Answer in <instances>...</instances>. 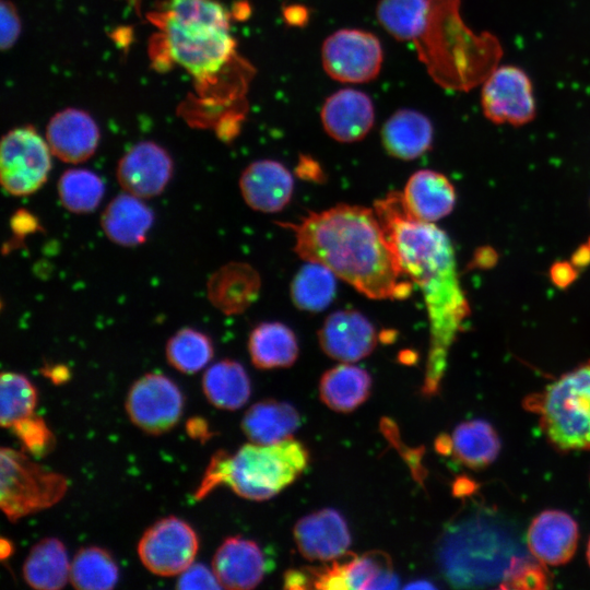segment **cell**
Masks as SVG:
<instances>
[{"instance_id": "1", "label": "cell", "mask_w": 590, "mask_h": 590, "mask_svg": "<svg viewBox=\"0 0 590 590\" xmlns=\"http://www.w3.org/2000/svg\"><path fill=\"white\" fill-rule=\"evenodd\" d=\"M374 210L403 273L423 293L430 347L422 392L430 397L438 391L448 349L469 311L457 276L455 251L442 229L409 211L402 193H388L375 202Z\"/></svg>"}, {"instance_id": "2", "label": "cell", "mask_w": 590, "mask_h": 590, "mask_svg": "<svg viewBox=\"0 0 590 590\" xmlns=\"http://www.w3.org/2000/svg\"><path fill=\"white\" fill-rule=\"evenodd\" d=\"M295 237V252L329 268L371 299H403L412 282L403 280L397 255L374 209L337 204L311 212L297 224H282Z\"/></svg>"}, {"instance_id": "3", "label": "cell", "mask_w": 590, "mask_h": 590, "mask_svg": "<svg viewBox=\"0 0 590 590\" xmlns=\"http://www.w3.org/2000/svg\"><path fill=\"white\" fill-rule=\"evenodd\" d=\"M413 43L432 79L460 92L483 83L503 56L495 35L468 27L460 15V0H429L424 27Z\"/></svg>"}, {"instance_id": "4", "label": "cell", "mask_w": 590, "mask_h": 590, "mask_svg": "<svg viewBox=\"0 0 590 590\" xmlns=\"http://www.w3.org/2000/svg\"><path fill=\"white\" fill-rule=\"evenodd\" d=\"M162 27L172 59L201 81L253 73L237 55L229 13L217 0H168Z\"/></svg>"}, {"instance_id": "5", "label": "cell", "mask_w": 590, "mask_h": 590, "mask_svg": "<svg viewBox=\"0 0 590 590\" xmlns=\"http://www.w3.org/2000/svg\"><path fill=\"white\" fill-rule=\"evenodd\" d=\"M308 463V450L293 438L272 445L246 444L234 455L217 450L194 498L202 499L215 487L226 485L244 498L266 500L292 484Z\"/></svg>"}, {"instance_id": "6", "label": "cell", "mask_w": 590, "mask_h": 590, "mask_svg": "<svg viewBox=\"0 0 590 590\" xmlns=\"http://www.w3.org/2000/svg\"><path fill=\"white\" fill-rule=\"evenodd\" d=\"M518 542L498 519L475 515L455 523L440 539L437 560L445 579L457 588L480 587L505 578Z\"/></svg>"}, {"instance_id": "7", "label": "cell", "mask_w": 590, "mask_h": 590, "mask_svg": "<svg viewBox=\"0 0 590 590\" xmlns=\"http://www.w3.org/2000/svg\"><path fill=\"white\" fill-rule=\"evenodd\" d=\"M547 439L559 450L590 449V364L558 378L526 401Z\"/></svg>"}, {"instance_id": "8", "label": "cell", "mask_w": 590, "mask_h": 590, "mask_svg": "<svg viewBox=\"0 0 590 590\" xmlns=\"http://www.w3.org/2000/svg\"><path fill=\"white\" fill-rule=\"evenodd\" d=\"M0 469V507L12 522L50 508L68 489L63 475L46 470L12 448L1 449Z\"/></svg>"}, {"instance_id": "9", "label": "cell", "mask_w": 590, "mask_h": 590, "mask_svg": "<svg viewBox=\"0 0 590 590\" xmlns=\"http://www.w3.org/2000/svg\"><path fill=\"white\" fill-rule=\"evenodd\" d=\"M50 169L51 151L33 127H17L2 137L0 182L9 194H33L47 181Z\"/></svg>"}, {"instance_id": "10", "label": "cell", "mask_w": 590, "mask_h": 590, "mask_svg": "<svg viewBox=\"0 0 590 590\" xmlns=\"http://www.w3.org/2000/svg\"><path fill=\"white\" fill-rule=\"evenodd\" d=\"M322 67L327 74L342 83H364L380 72L384 52L373 33L343 28L326 38L321 48Z\"/></svg>"}, {"instance_id": "11", "label": "cell", "mask_w": 590, "mask_h": 590, "mask_svg": "<svg viewBox=\"0 0 590 590\" xmlns=\"http://www.w3.org/2000/svg\"><path fill=\"white\" fill-rule=\"evenodd\" d=\"M198 548L196 531L186 521L169 516L145 530L138 544V555L152 574L172 577L193 563Z\"/></svg>"}, {"instance_id": "12", "label": "cell", "mask_w": 590, "mask_h": 590, "mask_svg": "<svg viewBox=\"0 0 590 590\" xmlns=\"http://www.w3.org/2000/svg\"><path fill=\"white\" fill-rule=\"evenodd\" d=\"M184 396L167 376L156 373L143 375L133 382L126 399L130 421L150 435L169 432L179 422Z\"/></svg>"}, {"instance_id": "13", "label": "cell", "mask_w": 590, "mask_h": 590, "mask_svg": "<svg viewBox=\"0 0 590 590\" xmlns=\"http://www.w3.org/2000/svg\"><path fill=\"white\" fill-rule=\"evenodd\" d=\"M482 84L481 106L489 121L522 126L534 119L533 86L524 70L512 64L496 67Z\"/></svg>"}, {"instance_id": "14", "label": "cell", "mask_w": 590, "mask_h": 590, "mask_svg": "<svg viewBox=\"0 0 590 590\" xmlns=\"http://www.w3.org/2000/svg\"><path fill=\"white\" fill-rule=\"evenodd\" d=\"M173 173L174 163L168 152L155 142L142 141L119 160L116 176L125 192L152 199L165 190Z\"/></svg>"}, {"instance_id": "15", "label": "cell", "mask_w": 590, "mask_h": 590, "mask_svg": "<svg viewBox=\"0 0 590 590\" xmlns=\"http://www.w3.org/2000/svg\"><path fill=\"white\" fill-rule=\"evenodd\" d=\"M377 339L374 324L354 309L331 312L318 331L322 351L342 363L357 362L370 355Z\"/></svg>"}, {"instance_id": "16", "label": "cell", "mask_w": 590, "mask_h": 590, "mask_svg": "<svg viewBox=\"0 0 590 590\" xmlns=\"http://www.w3.org/2000/svg\"><path fill=\"white\" fill-rule=\"evenodd\" d=\"M294 540L309 560H331L347 553L351 534L343 516L326 508L300 518L294 527Z\"/></svg>"}, {"instance_id": "17", "label": "cell", "mask_w": 590, "mask_h": 590, "mask_svg": "<svg viewBox=\"0 0 590 590\" xmlns=\"http://www.w3.org/2000/svg\"><path fill=\"white\" fill-rule=\"evenodd\" d=\"M99 138L98 126L92 116L76 108L58 111L46 128L51 154L66 163L78 164L92 157Z\"/></svg>"}, {"instance_id": "18", "label": "cell", "mask_w": 590, "mask_h": 590, "mask_svg": "<svg viewBox=\"0 0 590 590\" xmlns=\"http://www.w3.org/2000/svg\"><path fill=\"white\" fill-rule=\"evenodd\" d=\"M239 190L246 204L262 213H275L291 201L294 180L280 162L260 160L250 163L239 177Z\"/></svg>"}, {"instance_id": "19", "label": "cell", "mask_w": 590, "mask_h": 590, "mask_svg": "<svg viewBox=\"0 0 590 590\" xmlns=\"http://www.w3.org/2000/svg\"><path fill=\"white\" fill-rule=\"evenodd\" d=\"M320 117L324 131L332 139L352 143L365 138L373 128L375 108L364 92L343 88L326 99Z\"/></svg>"}, {"instance_id": "20", "label": "cell", "mask_w": 590, "mask_h": 590, "mask_svg": "<svg viewBox=\"0 0 590 590\" xmlns=\"http://www.w3.org/2000/svg\"><path fill=\"white\" fill-rule=\"evenodd\" d=\"M578 536V524L571 516L560 510H545L529 526L527 545L538 562L558 566L574 556Z\"/></svg>"}, {"instance_id": "21", "label": "cell", "mask_w": 590, "mask_h": 590, "mask_svg": "<svg viewBox=\"0 0 590 590\" xmlns=\"http://www.w3.org/2000/svg\"><path fill=\"white\" fill-rule=\"evenodd\" d=\"M212 570L222 588L252 589L264 576V556L252 540L229 536L217 547L212 559Z\"/></svg>"}, {"instance_id": "22", "label": "cell", "mask_w": 590, "mask_h": 590, "mask_svg": "<svg viewBox=\"0 0 590 590\" xmlns=\"http://www.w3.org/2000/svg\"><path fill=\"white\" fill-rule=\"evenodd\" d=\"M261 278L249 263L232 261L215 270L206 283L211 305L227 316L246 311L258 298Z\"/></svg>"}, {"instance_id": "23", "label": "cell", "mask_w": 590, "mask_h": 590, "mask_svg": "<svg viewBox=\"0 0 590 590\" xmlns=\"http://www.w3.org/2000/svg\"><path fill=\"white\" fill-rule=\"evenodd\" d=\"M153 223L154 213L143 199L125 191L107 204L101 216L106 237L123 247L143 244Z\"/></svg>"}, {"instance_id": "24", "label": "cell", "mask_w": 590, "mask_h": 590, "mask_svg": "<svg viewBox=\"0 0 590 590\" xmlns=\"http://www.w3.org/2000/svg\"><path fill=\"white\" fill-rule=\"evenodd\" d=\"M409 211L418 220L436 222L448 215L456 204V191L449 179L435 170L415 172L402 192Z\"/></svg>"}, {"instance_id": "25", "label": "cell", "mask_w": 590, "mask_h": 590, "mask_svg": "<svg viewBox=\"0 0 590 590\" xmlns=\"http://www.w3.org/2000/svg\"><path fill=\"white\" fill-rule=\"evenodd\" d=\"M433 135L430 120L413 109L397 110L381 129L386 152L402 161H411L426 153L432 146Z\"/></svg>"}, {"instance_id": "26", "label": "cell", "mask_w": 590, "mask_h": 590, "mask_svg": "<svg viewBox=\"0 0 590 590\" xmlns=\"http://www.w3.org/2000/svg\"><path fill=\"white\" fill-rule=\"evenodd\" d=\"M299 425L300 416L292 404L272 399L251 405L241 421L244 434L258 445H272L291 438Z\"/></svg>"}, {"instance_id": "27", "label": "cell", "mask_w": 590, "mask_h": 590, "mask_svg": "<svg viewBox=\"0 0 590 590\" xmlns=\"http://www.w3.org/2000/svg\"><path fill=\"white\" fill-rule=\"evenodd\" d=\"M248 351L252 364L260 369L292 366L298 356L295 333L282 322H261L248 339Z\"/></svg>"}, {"instance_id": "28", "label": "cell", "mask_w": 590, "mask_h": 590, "mask_svg": "<svg viewBox=\"0 0 590 590\" xmlns=\"http://www.w3.org/2000/svg\"><path fill=\"white\" fill-rule=\"evenodd\" d=\"M371 390L370 375L347 363L327 370L319 384L322 402L331 410L349 413L364 403Z\"/></svg>"}, {"instance_id": "29", "label": "cell", "mask_w": 590, "mask_h": 590, "mask_svg": "<svg viewBox=\"0 0 590 590\" xmlns=\"http://www.w3.org/2000/svg\"><path fill=\"white\" fill-rule=\"evenodd\" d=\"M70 577V563L63 543L56 538L38 541L30 551L24 565L23 578L37 590H58Z\"/></svg>"}, {"instance_id": "30", "label": "cell", "mask_w": 590, "mask_h": 590, "mask_svg": "<svg viewBox=\"0 0 590 590\" xmlns=\"http://www.w3.org/2000/svg\"><path fill=\"white\" fill-rule=\"evenodd\" d=\"M202 389L212 405L229 411L244 406L251 392L247 371L233 359L212 364L203 375Z\"/></svg>"}, {"instance_id": "31", "label": "cell", "mask_w": 590, "mask_h": 590, "mask_svg": "<svg viewBox=\"0 0 590 590\" xmlns=\"http://www.w3.org/2000/svg\"><path fill=\"white\" fill-rule=\"evenodd\" d=\"M500 441L492 425L483 420L461 423L451 437V452L464 465L477 469L498 456Z\"/></svg>"}, {"instance_id": "32", "label": "cell", "mask_w": 590, "mask_h": 590, "mask_svg": "<svg viewBox=\"0 0 590 590\" xmlns=\"http://www.w3.org/2000/svg\"><path fill=\"white\" fill-rule=\"evenodd\" d=\"M335 274L326 266L306 261L291 282L290 295L293 304L309 312L326 309L334 298Z\"/></svg>"}, {"instance_id": "33", "label": "cell", "mask_w": 590, "mask_h": 590, "mask_svg": "<svg viewBox=\"0 0 590 590\" xmlns=\"http://www.w3.org/2000/svg\"><path fill=\"white\" fill-rule=\"evenodd\" d=\"M119 570L111 555L98 546L80 548L70 564L69 580L80 590H109L118 582Z\"/></svg>"}, {"instance_id": "34", "label": "cell", "mask_w": 590, "mask_h": 590, "mask_svg": "<svg viewBox=\"0 0 590 590\" xmlns=\"http://www.w3.org/2000/svg\"><path fill=\"white\" fill-rule=\"evenodd\" d=\"M428 9L429 0H380L376 16L392 37L413 42L424 27Z\"/></svg>"}, {"instance_id": "35", "label": "cell", "mask_w": 590, "mask_h": 590, "mask_svg": "<svg viewBox=\"0 0 590 590\" xmlns=\"http://www.w3.org/2000/svg\"><path fill=\"white\" fill-rule=\"evenodd\" d=\"M57 191L61 205L66 210L74 214H86L99 205L105 186L94 172L72 168L60 176Z\"/></svg>"}, {"instance_id": "36", "label": "cell", "mask_w": 590, "mask_h": 590, "mask_svg": "<svg viewBox=\"0 0 590 590\" xmlns=\"http://www.w3.org/2000/svg\"><path fill=\"white\" fill-rule=\"evenodd\" d=\"M168 364L182 374H196L213 358L211 339L193 328H181L172 335L165 347Z\"/></svg>"}, {"instance_id": "37", "label": "cell", "mask_w": 590, "mask_h": 590, "mask_svg": "<svg viewBox=\"0 0 590 590\" xmlns=\"http://www.w3.org/2000/svg\"><path fill=\"white\" fill-rule=\"evenodd\" d=\"M349 589H393L399 580L388 554L371 551L361 556L354 554L346 562Z\"/></svg>"}, {"instance_id": "38", "label": "cell", "mask_w": 590, "mask_h": 590, "mask_svg": "<svg viewBox=\"0 0 590 590\" xmlns=\"http://www.w3.org/2000/svg\"><path fill=\"white\" fill-rule=\"evenodd\" d=\"M37 390L19 373L2 371L0 376V423L10 428L17 421L34 414Z\"/></svg>"}, {"instance_id": "39", "label": "cell", "mask_w": 590, "mask_h": 590, "mask_svg": "<svg viewBox=\"0 0 590 590\" xmlns=\"http://www.w3.org/2000/svg\"><path fill=\"white\" fill-rule=\"evenodd\" d=\"M10 429L20 440L24 451L32 457H46L56 446L54 433L44 418L36 414L17 421Z\"/></svg>"}, {"instance_id": "40", "label": "cell", "mask_w": 590, "mask_h": 590, "mask_svg": "<svg viewBox=\"0 0 590 590\" xmlns=\"http://www.w3.org/2000/svg\"><path fill=\"white\" fill-rule=\"evenodd\" d=\"M541 562L536 563L526 555L517 557L509 567L502 588L541 589L547 588V579Z\"/></svg>"}, {"instance_id": "41", "label": "cell", "mask_w": 590, "mask_h": 590, "mask_svg": "<svg viewBox=\"0 0 590 590\" xmlns=\"http://www.w3.org/2000/svg\"><path fill=\"white\" fill-rule=\"evenodd\" d=\"M177 589H221L219 580L216 579L213 570L209 569L205 565L200 563H192L186 568L179 576Z\"/></svg>"}, {"instance_id": "42", "label": "cell", "mask_w": 590, "mask_h": 590, "mask_svg": "<svg viewBox=\"0 0 590 590\" xmlns=\"http://www.w3.org/2000/svg\"><path fill=\"white\" fill-rule=\"evenodd\" d=\"M0 45L3 50L11 48L21 33V20L15 7L9 0L0 4Z\"/></svg>"}, {"instance_id": "43", "label": "cell", "mask_w": 590, "mask_h": 590, "mask_svg": "<svg viewBox=\"0 0 590 590\" xmlns=\"http://www.w3.org/2000/svg\"><path fill=\"white\" fill-rule=\"evenodd\" d=\"M11 227L17 238L36 232L37 228H39V225L32 213L25 210H19L11 219Z\"/></svg>"}, {"instance_id": "44", "label": "cell", "mask_w": 590, "mask_h": 590, "mask_svg": "<svg viewBox=\"0 0 590 590\" xmlns=\"http://www.w3.org/2000/svg\"><path fill=\"white\" fill-rule=\"evenodd\" d=\"M296 174L299 178L312 182H323L324 173L320 165L309 156H300L296 166Z\"/></svg>"}, {"instance_id": "45", "label": "cell", "mask_w": 590, "mask_h": 590, "mask_svg": "<svg viewBox=\"0 0 590 590\" xmlns=\"http://www.w3.org/2000/svg\"><path fill=\"white\" fill-rule=\"evenodd\" d=\"M284 588L290 590L312 588V581L308 568L287 570L284 574Z\"/></svg>"}, {"instance_id": "46", "label": "cell", "mask_w": 590, "mask_h": 590, "mask_svg": "<svg viewBox=\"0 0 590 590\" xmlns=\"http://www.w3.org/2000/svg\"><path fill=\"white\" fill-rule=\"evenodd\" d=\"M187 432L193 439L201 441H204L212 436L208 423L201 417L190 418L187 422Z\"/></svg>"}, {"instance_id": "47", "label": "cell", "mask_w": 590, "mask_h": 590, "mask_svg": "<svg viewBox=\"0 0 590 590\" xmlns=\"http://www.w3.org/2000/svg\"><path fill=\"white\" fill-rule=\"evenodd\" d=\"M42 374L55 385H62L70 379V370L63 364L46 365L42 368Z\"/></svg>"}, {"instance_id": "48", "label": "cell", "mask_w": 590, "mask_h": 590, "mask_svg": "<svg viewBox=\"0 0 590 590\" xmlns=\"http://www.w3.org/2000/svg\"><path fill=\"white\" fill-rule=\"evenodd\" d=\"M283 15L290 25L300 26L308 19V11L303 5H287L283 11Z\"/></svg>"}, {"instance_id": "49", "label": "cell", "mask_w": 590, "mask_h": 590, "mask_svg": "<svg viewBox=\"0 0 590 590\" xmlns=\"http://www.w3.org/2000/svg\"><path fill=\"white\" fill-rule=\"evenodd\" d=\"M13 553V544L4 538L0 541V555L2 559L8 558Z\"/></svg>"}, {"instance_id": "50", "label": "cell", "mask_w": 590, "mask_h": 590, "mask_svg": "<svg viewBox=\"0 0 590 590\" xmlns=\"http://www.w3.org/2000/svg\"><path fill=\"white\" fill-rule=\"evenodd\" d=\"M406 588H416V589H418V588H426L427 589L428 588L429 589V588H434V586L430 585L429 582H426V581L422 580V581H416L414 583H410V585L406 586Z\"/></svg>"}, {"instance_id": "51", "label": "cell", "mask_w": 590, "mask_h": 590, "mask_svg": "<svg viewBox=\"0 0 590 590\" xmlns=\"http://www.w3.org/2000/svg\"><path fill=\"white\" fill-rule=\"evenodd\" d=\"M587 558H588V562H589V565H590V540H589L588 548H587Z\"/></svg>"}]
</instances>
